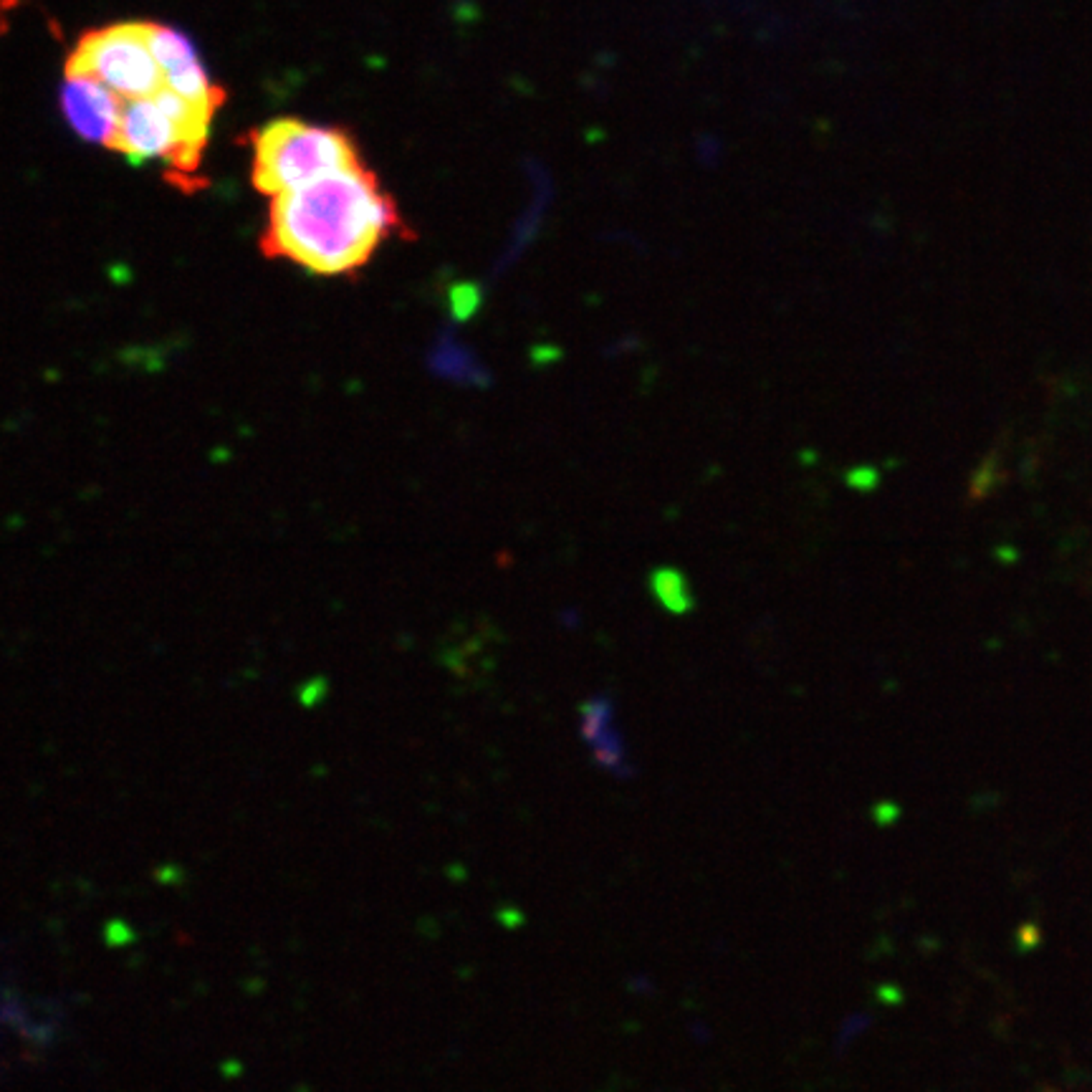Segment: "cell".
<instances>
[{
    "mask_svg": "<svg viewBox=\"0 0 1092 1092\" xmlns=\"http://www.w3.org/2000/svg\"><path fill=\"white\" fill-rule=\"evenodd\" d=\"M395 233H403L395 200L359 165L271 198L261 251L317 276H349Z\"/></svg>",
    "mask_w": 1092,
    "mask_h": 1092,
    "instance_id": "1",
    "label": "cell"
},
{
    "mask_svg": "<svg viewBox=\"0 0 1092 1092\" xmlns=\"http://www.w3.org/2000/svg\"><path fill=\"white\" fill-rule=\"evenodd\" d=\"M253 185L276 198L342 170L364 165L357 142L340 127L274 120L251 137Z\"/></svg>",
    "mask_w": 1092,
    "mask_h": 1092,
    "instance_id": "2",
    "label": "cell"
},
{
    "mask_svg": "<svg viewBox=\"0 0 1092 1092\" xmlns=\"http://www.w3.org/2000/svg\"><path fill=\"white\" fill-rule=\"evenodd\" d=\"M216 109L193 104L170 87L144 99L125 101L111 150L129 162L167 160L180 174L198 170Z\"/></svg>",
    "mask_w": 1092,
    "mask_h": 1092,
    "instance_id": "3",
    "label": "cell"
},
{
    "mask_svg": "<svg viewBox=\"0 0 1092 1092\" xmlns=\"http://www.w3.org/2000/svg\"><path fill=\"white\" fill-rule=\"evenodd\" d=\"M66 76H89L125 101L144 99L165 87L150 46L148 21H125L87 31L64 66Z\"/></svg>",
    "mask_w": 1092,
    "mask_h": 1092,
    "instance_id": "4",
    "label": "cell"
},
{
    "mask_svg": "<svg viewBox=\"0 0 1092 1092\" xmlns=\"http://www.w3.org/2000/svg\"><path fill=\"white\" fill-rule=\"evenodd\" d=\"M148 31L152 54L165 74V87H170L172 92L190 99L193 104L211 106L216 111L221 109L225 104V92L211 82L193 43L174 28L155 24V21H148Z\"/></svg>",
    "mask_w": 1092,
    "mask_h": 1092,
    "instance_id": "5",
    "label": "cell"
},
{
    "mask_svg": "<svg viewBox=\"0 0 1092 1092\" xmlns=\"http://www.w3.org/2000/svg\"><path fill=\"white\" fill-rule=\"evenodd\" d=\"M61 109L78 137L111 150L125 111V99L89 76H66L61 89Z\"/></svg>",
    "mask_w": 1092,
    "mask_h": 1092,
    "instance_id": "6",
    "label": "cell"
},
{
    "mask_svg": "<svg viewBox=\"0 0 1092 1092\" xmlns=\"http://www.w3.org/2000/svg\"><path fill=\"white\" fill-rule=\"evenodd\" d=\"M652 587H655V595L661 597V602L668 610L683 612L685 607H688L685 584L675 572H657L655 577H652Z\"/></svg>",
    "mask_w": 1092,
    "mask_h": 1092,
    "instance_id": "7",
    "label": "cell"
}]
</instances>
